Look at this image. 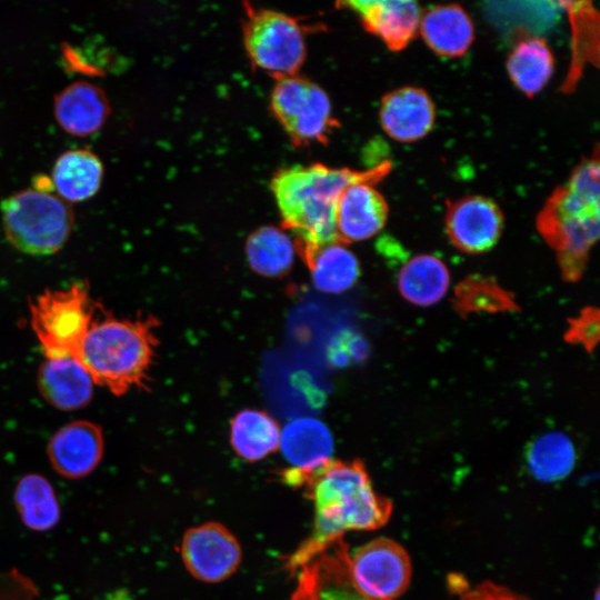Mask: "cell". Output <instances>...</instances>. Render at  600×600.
<instances>
[{"mask_svg":"<svg viewBox=\"0 0 600 600\" xmlns=\"http://www.w3.org/2000/svg\"><path fill=\"white\" fill-rule=\"evenodd\" d=\"M282 483L300 489L312 501L314 521L311 534L289 557L294 571L333 544L342 542L348 531L376 530L383 527L392 502L373 489L360 460L329 461L310 470L287 468L279 473Z\"/></svg>","mask_w":600,"mask_h":600,"instance_id":"cell-1","label":"cell"},{"mask_svg":"<svg viewBox=\"0 0 600 600\" xmlns=\"http://www.w3.org/2000/svg\"><path fill=\"white\" fill-rule=\"evenodd\" d=\"M390 170L389 161L367 171L317 163L282 169L272 178L271 190L282 224L291 231L294 248L306 264L318 249L340 241L336 209L343 190L358 182L374 184Z\"/></svg>","mask_w":600,"mask_h":600,"instance_id":"cell-2","label":"cell"},{"mask_svg":"<svg viewBox=\"0 0 600 600\" xmlns=\"http://www.w3.org/2000/svg\"><path fill=\"white\" fill-rule=\"evenodd\" d=\"M599 157L584 159L563 186L557 187L538 214L537 226L557 251L564 276H580L599 238Z\"/></svg>","mask_w":600,"mask_h":600,"instance_id":"cell-3","label":"cell"},{"mask_svg":"<svg viewBox=\"0 0 600 600\" xmlns=\"http://www.w3.org/2000/svg\"><path fill=\"white\" fill-rule=\"evenodd\" d=\"M159 321L152 317L93 320L80 347L78 359L96 384L116 396L146 388L158 339Z\"/></svg>","mask_w":600,"mask_h":600,"instance_id":"cell-4","label":"cell"},{"mask_svg":"<svg viewBox=\"0 0 600 600\" xmlns=\"http://www.w3.org/2000/svg\"><path fill=\"white\" fill-rule=\"evenodd\" d=\"M7 239L18 250L47 256L59 251L68 240L74 217L68 202L50 192L19 191L1 204Z\"/></svg>","mask_w":600,"mask_h":600,"instance_id":"cell-5","label":"cell"},{"mask_svg":"<svg viewBox=\"0 0 600 600\" xmlns=\"http://www.w3.org/2000/svg\"><path fill=\"white\" fill-rule=\"evenodd\" d=\"M93 313L84 283L39 294L30 304L31 327L46 357L78 358Z\"/></svg>","mask_w":600,"mask_h":600,"instance_id":"cell-6","label":"cell"},{"mask_svg":"<svg viewBox=\"0 0 600 600\" xmlns=\"http://www.w3.org/2000/svg\"><path fill=\"white\" fill-rule=\"evenodd\" d=\"M243 38L251 62L278 79L296 76L304 61L301 26L282 12L248 7Z\"/></svg>","mask_w":600,"mask_h":600,"instance_id":"cell-7","label":"cell"},{"mask_svg":"<svg viewBox=\"0 0 600 600\" xmlns=\"http://www.w3.org/2000/svg\"><path fill=\"white\" fill-rule=\"evenodd\" d=\"M343 564L350 586L367 600H394L411 580L408 552L389 538H376L351 556L344 551Z\"/></svg>","mask_w":600,"mask_h":600,"instance_id":"cell-8","label":"cell"},{"mask_svg":"<svg viewBox=\"0 0 600 600\" xmlns=\"http://www.w3.org/2000/svg\"><path fill=\"white\" fill-rule=\"evenodd\" d=\"M271 109L297 143L322 142L334 124L328 94L298 76L278 79L271 93Z\"/></svg>","mask_w":600,"mask_h":600,"instance_id":"cell-9","label":"cell"},{"mask_svg":"<svg viewBox=\"0 0 600 600\" xmlns=\"http://www.w3.org/2000/svg\"><path fill=\"white\" fill-rule=\"evenodd\" d=\"M179 552L190 576L206 583H219L229 579L242 561L239 540L218 521L187 529Z\"/></svg>","mask_w":600,"mask_h":600,"instance_id":"cell-10","label":"cell"},{"mask_svg":"<svg viewBox=\"0 0 600 600\" xmlns=\"http://www.w3.org/2000/svg\"><path fill=\"white\" fill-rule=\"evenodd\" d=\"M444 224L456 248L467 253H481L499 240L503 214L493 200L466 196L448 204Z\"/></svg>","mask_w":600,"mask_h":600,"instance_id":"cell-11","label":"cell"},{"mask_svg":"<svg viewBox=\"0 0 600 600\" xmlns=\"http://www.w3.org/2000/svg\"><path fill=\"white\" fill-rule=\"evenodd\" d=\"M103 452L104 439L100 426L87 420L72 421L61 427L47 446L52 469L71 480L92 473L100 464Z\"/></svg>","mask_w":600,"mask_h":600,"instance_id":"cell-12","label":"cell"},{"mask_svg":"<svg viewBox=\"0 0 600 600\" xmlns=\"http://www.w3.org/2000/svg\"><path fill=\"white\" fill-rule=\"evenodd\" d=\"M388 203L370 182L349 186L340 194L336 209L338 239L343 243L363 241L386 224Z\"/></svg>","mask_w":600,"mask_h":600,"instance_id":"cell-13","label":"cell"},{"mask_svg":"<svg viewBox=\"0 0 600 600\" xmlns=\"http://www.w3.org/2000/svg\"><path fill=\"white\" fill-rule=\"evenodd\" d=\"M362 26L392 51L404 49L419 31L421 10L410 0L348 1Z\"/></svg>","mask_w":600,"mask_h":600,"instance_id":"cell-14","label":"cell"},{"mask_svg":"<svg viewBox=\"0 0 600 600\" xmlns=\"http://www.w3.org/2000/svg\"><path fill=\"white\" fill-rule=\"evenodd\" d=\"M380 122L389 137L413 142L430 132L436 111L429 94L421 88L402 87L388 92L381 101Z\"/></svg>","mask_w":600,"mask_h":600,"instance_id":"cell-15","label":"cell"},{"mask_svg":"<svg viewBox=\"0 0 600 600\" xmlns=\"http://www.w3.org/2000/svg\"><path fill=\"white\" fill-rule=\"evenodd\" d=\"M96 382L78 358H47L38 372L39 392L52 407L78 410L92 399Z\"/></svg>","mask_w":600,"mask_h":600,"instance_id":"cell-16","label":"cell"},{"mask_svg":"<svg viewBox=\"0 0 600 600\" xmlns=\"http://www.w3.org/2000/svg\"><path fill=\"white\" fill-rule=\"evenodd\" d=\"M54 117L59 126L76 137L96 133L107 121L110 104L104 91L88 81H76L54 97Z\"/></svg>","mask_w":600,"mask_h":600,"instance_id":"cell-17","label":"cell"},{"mask_svg":"<svg viewBox=\"0 0 600 600\" xmlns=\"http://www.w3.org/2000/svg\"><path fill=\"white\" fill-rule=\"evenodd\" d=\"M419 31L426 44L437 54L463 56L474 39L469 14L458 4L433 6L421 13Z\"/></svg>","mask_w":600,"mask_h":600,"instance_id":"cell-18","label":"cell"},{"mask_svg":"<svg viewBox=\"0 0 600 600\" xmlns=\"http://www.w3.org/2000/svg\"><path fill=\"white\" fill-rule=\"evenodd\" d=\"M279 448L291 464L289 468L310 470L332 459L334 443L332 433L322 421L301 417L281 430Z\"/></svg>","mask_w":600,"mask_h":600,"instance_id":"cell-19","label":"cell"},{"mask_svg":"<svg viewBox=\"0 0 600 600\" xmlns=\"http://www.w3.org/2000/svg\"><path fill=\"white\" fill-rule=\"evenodd\" d=\"M103 166L99 157L88 149L63 152L52 168L53 188L66 202H81L100 189Z\"/></svg>","mask_w":600,"mask_h":600,"instance_id":"cell-20","label":"cell"},{"mask_svg":"<svg viewBox=\"0 0 600 600\" xmlns=\"http://www.w3.org/2000/svg\"><path fill=\"white\" fill-rule=\"evenodd\" d=\"M13 504L22 524L34 532H47L60 521L61 508L51 482L42 474L22 476L13 490Z\"/></svg>","mask_w":600,"mask_h":600,"instance_id":"cell-21","label":"cell"},{"mask_svg":"<svg viewBox=\"0 0 600 600\" xmlns=\"http://www.w3.org/2000/svg\"><path fill=\"white\" fill-rule=\"evenodd\" d=\"M397 286L407 301L428 307L446 296L450 287V273L446 263L438 257L418 254L401 267Z\"/></svg>","mask_w":600,"mask_h":600,"instance_id":"cell-22","label":"cell"},{"mask_svg":"<svg viewBox=\"0 0 600 600\" xmlns=\"http://www.w3.org/2000/svg\"><path fill=\"white\" fill-rule=\"evenodd\" d=\"M280 427L264 411L244 409L230 423V444L248 462L260 461L279 450Z\"/></svg>","mask_w":600,"mask_h":600,"instance_id":"cell-23","label":"cell"},{"mask_svg":"<svg viewBox=\"0 0 600 600\" xmlns=\"http://www.w3.org/2000/svg\"><path fill=\"white\" fill-rule=\"evenodd\" d=\"M554 58L544 39L530 37L520 40L507 60V71L514 86L533 97L549 82Z\"/></svg>","mask_w":600,"mask_h":600,"instance_id":"cell-24","label":"cell"},{"mask_svg":"<svg viewBox=\"0 0 600 600\" xmlns=\"http://www.w3.org/2000/svg\"><path fill=\"white\" fill-rule=\"evenodd\" d=\"M526 464L538 481L550 483L563 480L574 468L576 447L561 431H548L536 437L527 447Z\"/></svg>","mask_w":600,"mask_h":600,"instance_id":"cell-25","label":"cell"},{"mask_svg":"<svg viewBox=\"0 0 600 600\" xmlns=\"http://www.w3.org/2000/svg\"><path fill=\"white\" fill-rule=\"evenodd\" d=\"M314 287L326 293H342L360 277V264L346 243L334 241L318 249L307 263Z\"/></svg>","mask_w":600,"mask_h":600,"instance_id":"cell-26","label":"cell"},{"mask_svg":"<svg viewBox=\"0 0 600 600\" xmlns=\"http://www.w3.org/2000/svg\"><path fill=\"white\" fill-rule=\"evenodd\" d=\"M294 243L289 234L272 226L254 230L247 239L246 254L250 268L264 277H281L292 267Z\"/></svg>","mask_w":600,"mask_h":600,"instance_id":"cell-27","label":"cell"},{"mask_svg":"<svg viewBox=\"0 0 600 600\" xmlns=\"http://www.w3.org/2000/svg\"><path fill=\"white\" fill-rule=\"evenodd\" d=\"M573 30V59L563 90L572 89L584 61L598 62V12L590 2H562Z\"/></svg>","mask_w":600,"mask_h":600,"instance_id":"cell-28","label":"cell"},{"mask_svg":"<svg viewBox=\"0 0 600 600\" xmlns=\"http://www.w3.org/2000/svg\"><path fill=\"white\" fill-rule=\"evenodd\" d=\"M459 302L468 310H498L510 307V298L486 280H468L459 289Z\"/></svg>","mask_w":600,"mask_h":600,"instance_id":"cell-29","label":"cell"},{"mask_svg":"<svg viewBox=\"0 0 600 600\" xmlns=\"http://www.w3.org/2000/svg\"><path fill=\"white\" fill-rule=\"evenodd\" d=\"M290 600H320L318 563L311 562L301 568L298 586Z\"/></svg>","mask_w":600,"mask_h":600,"instance_id":"cell-30","label":"cell"},{"mask_svg":"<svg viewBox=\"0 0 600 600\" xmlns=\"http://www.w3.org/2000/svg\"><path fill=\"white\" fill-rule=\"evenodd\" d=\"M460 600H527L492 582H483L467 591Z\"/></svg>","mask_w":600,"mask_h":600,"instance_id":"cell-31","label":"cell"},{"mask_svg":"<svg viewBox=\"0 0 600 600\" xmlns=\"http://www.w3.org/2000/svg\"><path fill=\"white\" fill-rule=\"evenodd\" d=\"M598 337V317L592 311L584 312L574 321L571 328V338L587 347H592Z\"/></svg>","mask_w":600,"mask_h":600,"instance_id":"cell-32","label":"cell"},{"mask_svg":"<svg viewBox=\"0 0 600 600\" xmlns=\"http://www.w3.org/2000/svg\"><path fill=\"white\" fill-rule=\"evenodd\" d=\"M33 189L40 192H50L52 191L53 183L50 178L47 176L40 174L33 179Z\"/></svg>","mask_w":600,"mask_h":600,"instance_id":"cell-33","label":"cell"},{"mask_svg":"<svg viewBox=\"0 0 600 600\" xmlns=\"http://www.w3.org/2000/svg\"><path fill=\"white\" fill-rule=\"evenodd\" d=\"M599 591L597 590L596 593H594V600H599Z\"/></svg>","mask_w":600,"mask_h":600,"instance_id":"cell-34","label":"cell"}]
</instances>
